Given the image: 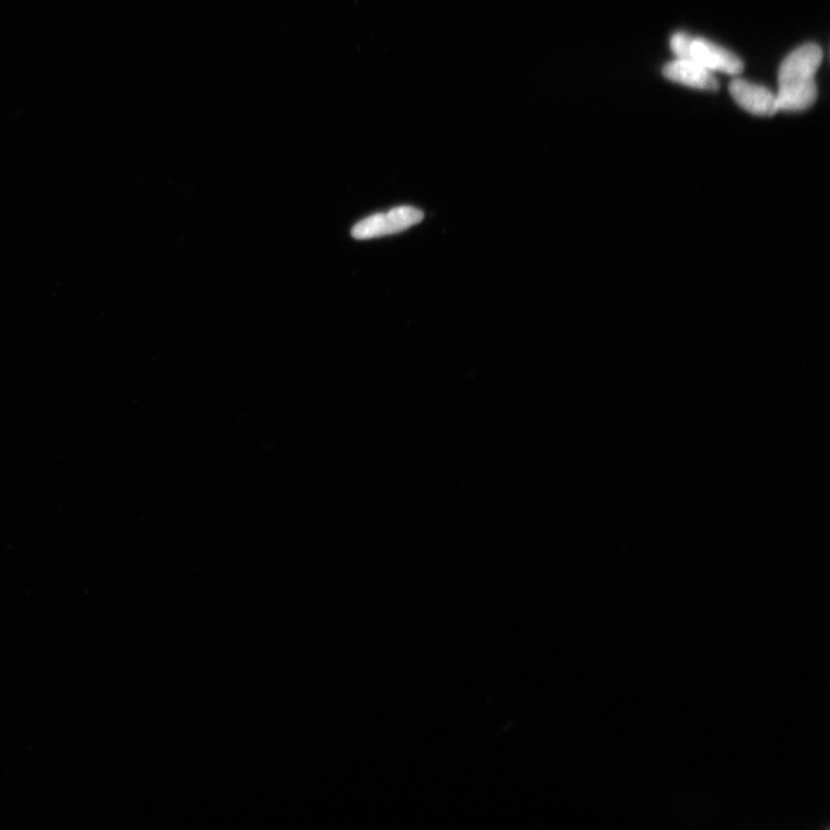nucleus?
<instances>
[{"mask_svg":"<svg viewBox=\"0 0 830 830\" xmlns=\"http://www.w3.org/2000/svg\"><path fill=\"white\" fill-rule=\"evenodd\" d=\"M670 47L677 58L695 61L711 72L736 76L745 69V64L736 55L702 37L676 33L671 37Z\"/></svg>","mask_w":830,"mask_h":830,"instance_id":"2","label":"nucleus"},{"mask_svg":"<svg viewBox=\"0 0 830 830\" xmlns=\"http://www.w3.org/2000/svg\"><path fill=\"white\" fill-rule=\"evenodd\" d=\"M821 60L822 50L814 43L785 57L779 70V112H804L815 104L818 97L815 78Z\"/></svg>","mask_w":830,"mask_h":830,"instance_id":"1","label":"nucleus"},{"mask_svg":"<svg viewBox=\"0 0 830 830\" xmlns=\"http://www.w3.org/2000/svg\"><path fill=\"white\" fill-rule=\"evenodd\" d=\"M729 91L739 106L756 116L771 117L779 112L776 95L766 87L735 79Z\"/></svg>","mask_w":830,"mask_h":830,"instance_id":"4","label":"nucleus"},{"mask_svg":"<svg viewBox=\"0 0 830 830\" xmlns=\"http://www.w3.org/2000/svg\"><path fill=\"white\" fill-rule=\"evenodd\" d=\"M423 220L422 210L413 207H399L366 218L354 228L353 235L356 239L365 240L395 234L419 224Z\"/></svg>","mask_w":830,"mask_h":830,"instance_id":"3","label":"nucleus"},{"mask_svg":"<svg viewBox=\"0 0 830 830\" xmlns=\"http://www.w3.org/2000/svg\"><path fill=\"white\" fill-rule=\"evenodd\" d=\"M664 76L677 83L704 91H717L719 84L711 71L689 59L677 58L666 65Z\"/></svg>","mask_w":830,"mask_h":830,"instance_id":"5","label":"nucleus"}]
</instances>
